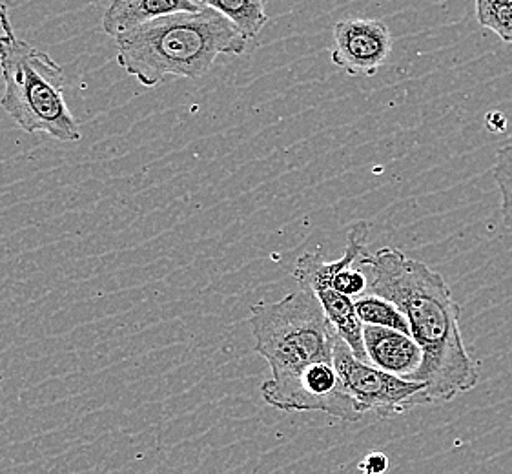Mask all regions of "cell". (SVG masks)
<instances>
[{
	"label": "cell",
	"instance_id": "obj_1",
	"mask_svg": "<svg viewBox=\"0 0 512 474\" xmlns=\"http://www.w3.org/2000/svg\"><path fill=\"white\" fill-rule=\"evenodd\" d=\"M369 278L370 296L394 303L409 320L410 336L423 363L409 382L425 385V402H451L472 391L480 374L460 329V305L445 278L427 263L398 248H379L359 261Z\"/></svg>",
	"mask_w": 512,
	"mask_h": 474
},
{
	"label": "cell",
	"instance_id": "obj_2",
	"mask_svg": "<svg viewBox=\"0 0 512 474\" xmlns=\"http://www.w3.org/2000/svg\"><path fill=\"white\" fill-rule=\"evenodd\" d=\"M199 4L197 11L172 13L117 37V62L124 72L154 88L166 77H203L219 55H243L248 42L236 26Z\"/></svg>",
	"mask_w": 512,
	"mask_h": 474
},
{
	"label": "cell",
	"instance_id": "obj_3",
	"mask_svg": "<svg viewBox=\"0 0 512 474\" xmlns=\"http://www.w3.org/2000/svg\"><path fill=\"white\" fill-rule=\"evenodd\" d=\"M0 70L4 95L0 106L22 132L79 143L81 128L64 97V72L48 53L15 35L8 4H0Z\"/></svg>",
	"mask_w": 512,
	"mask_h": 474
},
{
	"label": "cell",
	"instance_id": "obj_4",
	"mask_svg": "<svg viewBox=\"0 0 512 474\" xmlns=\"http://www.w3.org/2000/svg\"><path fill=\"white\" fill-rule=\"evenodd\" d=\"M250 327L254 349L270 365V380L281 382L312 363L334 361L338 334L314 292L297 290L274 303H257Z\"/></svg>",
	"mask_w": 512,
	"mask_h": 474
},
{
	"label": "cell",
	"instance_id": "obj_5",
	"mask_svg": "<svg viewBox=\"0 0 512 474\" xmlns=\"http://www.w3.org/2000/svg\"><path fill=\"white\" fill-rule=\"evenodd\" d=\"M261 396L270 407L285 413L319 411L349 423L363 418L334 361L312 363L305 371L281 382L267 380L261 385Z\"/></svg>",
	"mask_w": 512,
	"mask_h": 474
},
{
	"label": "cell",
	"instance_id": "obj_6",
	"mask_svg": "<svg viewBox=\"0 0 512 474\" xmlns=\"http://www.w3.org/2000/svg\"><path fill=\"white\" fill-rule=\"evenodd\" d=\"M334 365L363 414L376 413L379 420H390L414 407L427 405L423 383L401 380L359 361L339 336L334 345Z\"/></svg>",
	"mask_w": 512,
	"mask_h": 474
},
{
	"label": "cell",
	"instance_id": "obj_7",
	"mask_svg": "<svg viewBox=\"0 0 512 474\" xmlns=\"http://www.w3.org/2000/svg\"><path fill=\"white\" fill-rule=\"evenodd\" d=\"M392 52L389 26L376 19H343L334 26L332 62L352 77H372Z\"/></svg>",
	"mask_w": 512,
	"mask_h": 474
},
{
	"label": "cell",
	"instance_id": "obj_8",
	"mask_svg": "<svg viewBox=\"0 0 512 474\" xmlns=\"http://www.w3.org/2000/svg\"><path fill=\"white\" fill-rule=\"evenodd\" d=\"M369 234L370 225L367 221H359L352 225L347 232L345 254L336 261H327L321 252H305L297 259L294 267V278L301 285V290L319 294L323 290L332 289L334 279L338 278L345 268L356 267L361 259L369 256Z\"/></svg>",
	"mask_w": 512,
	"mask_h": 474
},
{
	"label": "cell",
	"instance_id": "obj_9",
	"mask_svg": "<svg viewBox=\"0 0 512 474\" xmlns=\"http://www.w3.org/2000/svg\"><path fill=\"white\" fill-rule=\"evenodd\" d=\"M363 338H365V351L369 356V363L378 367L379 371L387 372L407 382L420 371L423 351L412 336H407L398 330L365 325Z\"/></svg>",
	"mask_w": 512,
	"mask_h": 474
},
{
	"label": "cell",
	"instance_id": "obj_10",
	"mask_svg": "<svg viewBox=\"0 0 512 474\" xmlns=\"http://www.w3.org/2000/svg\"><path fill=\"white\" fill-rule=\"evenodd\" d=\"M199 2L192 0H117L103 17V30L113 39L179 11H197Z\"/></svg>",
	"mask_w": 512,
	"mask_h": 474
},
{
	"label": "cell",
	"instance_id": "obj_11",
	"mask_svg": "<svg viewBox=\"0 0 512 474\" xmlns=\"http://www.w3.org/2000/svg\"><path fill=\"white\" fill-rule=\"evenodd\" d=\"M316 296L321 301L328 321L339 338L349 345L350 351L359 361L369 363V356L365 351V338H363L365 325L358 318L356 299L338 294L334 290H323Z\"/></svg>",
	"mask_w": 512,
	"mask_h": 474
},
{
	"label": "cell",
	"instance_id": "obj_12",
	"mask_svg": "<svg viewBox=\"0 0 512 474\" xmlns=\"http://www.w3.org/2000/svg\"><path fill=\"white\" fill-rule=\"evenodd\" d=\"M208 8L219 11L236 26L246 42L256 39L268 22L265 2L261 0H203Z\"/></svg>",
	"mask_w": 512,
	"mask_h": 474
},
{
	"label": "cell",
	"instance_id": "obj_13",
	"mask_svg": "<svg viewBox=\"0 0 512 474\" xmlns=\"http://www.w3.org/2000/svg\"><path fill=\"white\" fill-rule=\"evenodd\" d=\"M356 312L363 325L398 330L410 336L409 320L394 303L378 296H363L356 299Z\"/></svg>",
	"mask_w": 512,
	"mask_h": 474
},
{
	"label": "cell",
	"instance_id": "obj_14",
	"mask_svg": "<svg viewBox=\"0 0 512 474\" xmlns=\"http://www.w3.org/2000/svg\"><path fill=\"white\" fill-rule=\"evenodd\" d=\"M476 19L503 42L512 44V0H478Z\"/></svg>",
	"mask_w": 512,
	"mask_h": 474
},
{
	"label": "cell",
	"instance_id": "obj_15",
	"mask_svg": "<svg viewBox=\"0 0 512 474\" xmlns=\"http://www.w3.org/2000/svg\"><path fill=\"white\" fill-rule=\"evenodd\" d=\"M492 176L502 196L503 225L512 234V137L498 150Z\"/></svg>",
	"mask_w": 512,
	"mask_h": 474
},
{
	"label": "cell",
	"instance_id": "obj_16",
	"mask_svg": "<svg viewBox=\"0 0 512 474\" xmlns=\"http://www.w3.org/2000/svg\"><path fill=\"white\" fill-rule=\"evenodd\" d=\"M338 294L349 296L356 299L361 294H365L369 290V278L365 274V270L356 265V267L345 268L338 278L334 279L332 289Z\"/></svg>",
	"mask_w": 512,
	"mask_h": 474
},
{
	"label": "cell",
	"instance_id": "obj_17",
	"mask_svg": "<svg viewBox=\"0 0 512 474\" xmlns=\"http://www.w3.org/2000/svg\"><path fill=\"white\" fill-rule=\"evenodd\" d=\"M390 467V460L387 453L381 451H370L367 456L358 464L359 473L363 474H387Z\"/></svg>",
	"mask_w": 512,
	"mask_h": 474
},
{
	"label": "cell",
	"instance_id": "obj_18",
	"mask_svg": "<svg viewBox=\"0 0 512 474\" xmlns=\"http://www.w3.org/2000/svg\"><path fill=\"white\" fill-rule=\"evenodd\" d=\"M485 124H487V128L491 130L492 134H500V132L507 128L509 121H507V115L503 114V112L492 110L485 117Z\"/></svg>",
	"mask_w": 512,
	"mask_h": 474
}]
</instances>
